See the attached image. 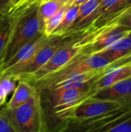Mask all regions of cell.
Returning a JSON list of instances; mask_svg holds the SVG:
<instances>
[{
  "instance_id": "9c48e42d",
  "label": "cell",
  "mask_w": 131,
  "mask_h": 132,
  "mask_svg": "<svg viewBox=\"0 0 131 132\" xmlns=\"http://www.w3.org/2000/svg\"><path fill=\"white\" fill-rule=\"evenodd\" d=\"M130 7L131 0H102L89 19L86 32H93L116 22L118 17Z\"/></svg>"
},
{
  "instance_id": "5bb4252c",
  "label": "cell",
  "mask_w": 131,
  "mask_h": 132,
  "mask_svg": "<svg viewBox=\"0 0 131 132\" xmlns=\"http://www.w3.org/2000/svg\"><path fill=\"white\" fill-rule=\"evenodd\" d=\"M105 69L101 70L89 71V72H86V73H80V74H76V75L69 77L68 78H66L61 81L56 83L55 84L52 85L51 87H48L47 89H46L44 90H54V89H58V88H69V87H83V86L89 84L94 78H96L100 74H101L104 71ZM44 90H42V91H44Z\"/></svg>"
},
{
  "instance_id": "83f0119b",
  "label": "cell",
  "mask_w": 131,
  "mask_h": 132,
  "mask_svg": "<svg viewBox=\"0 0 131 132\" xmlns=\"http://www.w3.org/2000/svg\"><path fill=\"white\" fill-rule=\"evenodd\" d=\"M23 0H12V9L13 8H15V7H16L20 2H22Z\"/></svg>"
},
{
  "instance_id": "603a6c76",
  "label": "cell",
  "mask_w": 131,
  "mask_h": 132,
  "mask_svg": "<svg viewBox=\"0 0 131 132\" xmlns=\"http://www.w3.org/2000/svg\"><path fill=\"white\" fill-rule=\"evenodd\" d=\"M131 131V117L127 120L110 128L107 132H130Z\"/></svg>"
},
{
  "instance_id": "5b68a950",
  "label": "cell",
  "mask_w": 131,
  "mask_h": 132,
  "mask_svg": "<svg viewBox=\"0 0 131 132\" xmlns=\"http://www.w3.org/2000/svg\"><path fill=\"white\" fill-rule=\"evenodd\" d=\"M122 106L123 104L116 101L90 97L67 111L60 119L83 128L90 121L117 110Z\"/></svg>"
},
{
  "instance_id": "2e32d148",
  "label": "cell",
  "mask_w": 131,
  "mask_h": 132,
  "mask_svg": "<svg viewBox=\"0 0 131 132\" xmlns=\"http://www.w3.org/2000/svg\"><path fill=\"white\" fill-rule=\"evenodd\" d=\"M35 88L36 87L29 82L24 80H19L15 90L13 91L12 97L5 108L8 109H15L19 107L28 101L35 90Z\"/></svg>"
},
{
  "instance_id": "ac0fdd59",
  "label": "cell",
  "mask_w": 131,
  "mask_h": 132,
  "mask_svg": "<svg viewBox=\"0 0 131 132\" xmlns=\"http://www.w3.org/2000/svg\"><path fill=\"white\" fill-rule=\"evenodd\" d=\"M19 79L12 74H2L0 76V106L5 104L8 96L15 90Z\"/></svg>"
},
{
  "instance_id": "ffe728a7",
  "label": "cell",
  "mask_w": 131,
  "mask_h": 132,
  "mask_svg": "<svg viewBox=\"0 0 131 132\" xmlns=\"http://www.w3.org/2000/svg\"><path fill=\"white\" fill-rule=\"evenodd\" d=\"M63 5L56 0H49L39 3V17L41 23V29L46 21L54 15Z\"/></svg>"
},
{
  "instance_id": "52a82bcc",
  "label": "cell",
  "mask_w": 131,
  "mask_h": 132,
  "mask_svg": "<svg viewBox=\"0 0 131 132\" xmlns=\"http://www.w3.org/2000/svg\"><path fill=\"white\" fill-rule=\"evenodd\" d=\"M90 83L91 81L80 87L58 88L44 90L48 91L49 95H51L53 110L59 118H60L67 111L85 100L91 97L94 94V93L90 90Z\"/></svg>"
},
{
  "instance_id": "30bf717a",
  "label": "cell",
  "mask_w": 131,
  "mask_h": 132,
  "mask_svg": "<svg viewBox=\"0 0 131 132\" xmlns=\"http://www.w3.org/2000/svg\"><path fill=\"white\" fill-rule=\"evenodd\" d=\"M131 77V62L122 61L113 63L90 83V90L95 94L97 90Z\"/></svg>"
},
{
  "instance_id": "7a4b0ae2",
  "label": "cell",
  "mask_w": 131,
  "mask_h": 132,
  "mask_svg": "<svg viewBox=\"0 0 131 132\" xmlns=\"http://www.w3.org/2000/svg\"><path fill=\"white\" fill-rule=\"evenodd\" d=\"M15 132H46L48 127L44 117L42 92L35 88L31 97L15 109L3 108Z\"/></svg>"
},
{
  "instance_id": "f1b7e54d",
  "label": "cell",
  "mask_w": 131,
  "mask_h": 132,
  "mask_svg": "<svg viewBox=\"0 0 131 132\" xmlns=\"http://www.w3.org/2000/svg\"><path fill=\"white\" fill-rule=\"evenodd\" d=\"M56 1L59 2H60V3H62L63 5H65V4H66V5H69L70 2H71L73 0H56Z\"/></svg>"
},
{
  "instance_id": "484cf974",
  "label": "cell",
  "mask_w": 131,
  "mask_h": 132,
  "mask_svg": "<svg viewBox=\"0 0 131 132\" xmlns=\"http://www.w3.org/2000/svg\"><path fill=\"white\" fill-rule=\"evenodd\" d=\"M87 0H73L69 5H80L82 3L86 2Z\"/></svg>"
},
{
  "instance_id": "d4e9b609",
  "label": "cell",
  "mask_w": 131,
  "mask_h": 132,
  "mask_svg": "<svg viewBox=\"0 0 131 132\" xmlns=\"http://www.w3.org/2000/svg\"><path fill=\"white\" fill-rule=\"evenodd\" d=\"M12 9V0H0V14L7 13Z\"/></svg>"
},
{
  "instance_id": "8992f818",
  "label": "cell",
  "mask_w": 131,
  "mask_h": 132,
  "mask_svg": "<svg viewBox=\"0 0 131 132\" xmlns=\"http://www.w3.org/2000/svg\"><path fill=\"white\" fill-rule=\"evenodd\" d=\"M130 29L117 22H113L93 32H87L86 30L80 38L82 45L80 53L85 55L98 53L127 35Z\"/></svg>"
},
{
  "instance_id": "277c9868",
  "label": "cell",
  "mask_w": 131,
  "mask_h": 132,
  "mask_svg": "<svg viewBox=\"0 0 131 132\" xmlns=\"http://www.w3.org/2000/svg\"><path fill=\"white\" fill-rule=\"evenodd\" d=\"M85 32L86 29L77 32L67 31L63 33L50 36L47 43L41 49H39V51L29 60L15 68L2 73V74L15 75L17 77L19 80L25 78L26 77L32 74L39 69H40L52 57V56L56 52L58 49L76 39L83 34H84Z\"/></svg>"
},
{
  "instance_id": "44dd1931",
  "label": "cell",
  "mask_w": 131,
  "mask_h": 132,
  "mask_svg": "<svg viewBox=\"0 0 131 132\" xmlns=\"http://www.w3.org/2000/svg\"><path fill=\"white\" fill-rule=\"evenodd\" d=\"M79 6L80 5H69L68 9H66V11L64 14V16H63L61 22L59 23V25L58 26V27L56 28V29L55 30V32H53V35L63 33L65 32H67L70 29V27L72 26L73 23L74 22V21L77 16Z\"/></svg>"
},
{
  "instance_id": "7c38bea8",
  "label": "cell",
  "mask_w": 131,
  "mask_h": 132,
  "mask_svg": "<svg viewBox=\"0 0 131 132\" xmlns=\"http://www.w3.org/2000/svg\"><path fill=\"white\" fill-rule=\"evenodd\" d=\"M91 97L131 104V77L97 90Z\"/></svg>"
},
{
  "instance_id": "4fadbf2b",
  "label": "cell",
  "mask_w": 131,
  "mask_h": 132,
  "mask_svg": "<svg viewBox=\"0 0 131 132\" xmlns=\"http://www.w3.org/2000/svg\"><path fill=\"white\" fill-rule=\"evenodd\" d=\"M98 54L105 56L112 63L131 61V39L125 35Z\"/></svg>"
},
{
  "instance_id": "3957f363",
  "label": "cell",
  "mask_w": 131,
  "mask_h": 132,
  "mask_svg": "<svg viewBox=\"0 0 131 132\" xmlns=\"http://www.w3.org/2000/svg\"><path fill=\"white\" fill-rule=\"evenodd\" d=\"M113 63H112L107 58L98 53L85 55L80 53L65 66L36 81L33 86L42 91L56 83L69 77L89 71L101 70Z\"/></svg>"
},
{
  "instance_id": "e0dca14e",
  "label": "cell",
  "mask_w": 131,
  "mask_h": 132,
  "mask_svg": "<svg viewBox=\"0 0 131 132\" xmlns=\"http://www.w3.org/2000/svg\"><path fill=\"white\" fill-rule=\"evenodd\" d=\"M12 20L13 15L12 11L0 15V74L2 66V55L11 33Z\"/></svg>"
},
{
  "instance_id": "7402d4cb",
  "label": "cell",
  "mask_w": 131,
  "mask_h": 132,
  "mask_svg": "<svg viewBox=\"0 0 131 132\" xmlns=\"http://www.w3.org/2000/svg\"><path fill=\"white\" fill-rule=\"evenodd\" d=\"M0 132H15L3 108L0 111Z\"/></svg>"
},
{
  "instance_id": "6da1fadb",
  "label": "cell",
  "mask_w": 131,
  "mask_h": 132,
  "mask_svg": "<svg viewBox=\"0 0 131 132\" xmlns=\"http://www.w3.org/2000/svg\"><path fill=\"white\" fill-rule=\"evenodd\" d=\"M38 10V2H22L11 10L12 26L2 55V66L21 47L43 34Z\"/></svg>"
},
{
  "instance_id": "f546056e",
  "label": "cell",
  "mask_w": 131,
  "mask_h": 132,
  "mask_svg": "<svg viewBox=\"0 0 131 132\" xmlns=\"http://www.w3.org/2000/svg\"><path fill=\"white\" fill-rule=\"evenodd\" d=\"M127 36H129V37L131 39V28L129 29V30H128V32H127Z\"/></svg>"
},
{
  "instance_id": "8fae6325",
  "label": "cell",
  "mask_w": 131,
  "mask_h": 132,
  "mask_svg": "<svg viewBox=\"0 0 131 132\" xmlns=\"http://www.w3.org/2000/svg\"><path fill=\"white\" fill-rule=\"evenodd\" d=\"M49 38V36H46V35L42 34L21 47L9 60H8L4 63L2 68L1 74L4 72L17 67L18 66L29 60L39 51V49H41L47 43Z\"/></svg>"
},
{
  "instance_id": "4316f807",
  "label": "cell",
  "mask_w": 131,
  "mask_h": 132,
  "mask_svg": "<svg viewBox=\"0 0 131 132\" xmlns=\"http://www.w3.org/2000/svg\"><path fill=\"white\" fill-rule=\"evenodd\" d=\"M46 1H49V0H26V1L22 2H38V3H41V2H46ZM22 2H21V3H22Z\"/></svg>"
},
{
  "instance_id": "d6986e66",
  "label": "cell",
  "mask_w": 131,
  "mask_h": 132,
  "mask_svg": "<svg viewBox=\"0 0 131 132\" xmlns=\"http://www.w3.org/2000/svg\"><path fill=\"white\" fill-rule=\"evenodd\" d=\"M68 7L69 5H63L54 15H53L46 21L41 29V31L44 35H46V36H50L53 34V32L61 22Z\"/></svg>"
},
{
  "instance_id": "cb8c5ba5",
  "label": "cell",
  "mask_w": 131,
  "mask_h": 132,
  "mask_svg": "<svg viewBox=\"0 0 131 132\" xmlns=\"http://www.w3.org/2000/svg\"><path fill=\"white\" fill-rule=\"evenodd\" d=\"M118 24L131 28V7L127 9L116 21Z\"/></svg>"
},
{
  "instance_id": "ba28073f",
  "label": "cell",
  "mask_w": 131,
  "mask_h": 132,
  "mask_svg": "<svg viewBox=\"0 0 131 132\" xmlns=\"http://www.w3.org/2000/svg\"><path fill=\"white\" fill-rule=\"evenodd\" d=\"M82 36L76 39L61 46L40 69L22 80H26L33 85L36 81L65 66L73 57L80 53L82 45L80 40Z\"/></svg>"
},
{
  "instance_id": "4dcf8cb0",
  "label": "cell",
  "mask_w": 131,
  "mask_h": 132,
  "mask_svg": "<svg viewBox=\"0 0 131 132\" xmlns=\"http://www.w3.org/2000/svg\"><path fill=\"white\" fill-rule=\"evenodd\" d=\"M25 1H26V0H23L22 2H25ZM20 3H21V2H20ZM20 3H19V4H20Z\"/></svg>"
},
{
  "instance_id": "9a60e30c",
  "label": "cell",
  "mask_w": 131,
  "mask_h": 132,
  "mask_svg": "<svg viewBox=\"0 0 131 132\" xmlns=\"http://www.w3.org/2000/svg\"><path fill=\"white\" fill-rule=\"evenodd\" d=\"M101 1L102 0H87L82 3L79 6L77 16L68 31L77 32L86 29L90 16L99 6Z\"/></svg>"
},
{
  "instance_id": "1f68e13d",
  "label": "cell",
  "mask_w": 131,
  "mask_h": 132,
  "mask_svg": "<svg viewBox=\"0 0 131 132\" xmlns=\"http://www.w3.org/2000/svg\"><path fill=\"white\" fill-rule=\"evenodd\" d=\"M0 15H1V14H0Z\"/></svg>"
}]
</instances>
